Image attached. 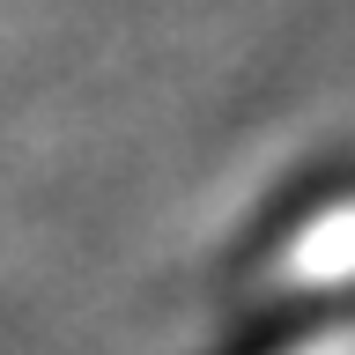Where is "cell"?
<instances>
[{
  "label": "cell",
  "instance_id": "cell-2",
  "mask_svg": "<svg viewBox=\"0 0 355 355\" xmlns=\"http://www.w3.org/2000/svg\"><path fill=\"white\" fill-rule=\"evenodd\" d=\"M282 355H355V318H340V326H318V333H304L296 348H282Z\"/></svg>",
  "mask_w": 355,
  "mask_h": 355
},
{
  "label": "cell",
  "instance_id": "cell-1",
  "mask_svg": "<svg viewBox=\"0 0 355 355\" xmlns=\"http://www.w3.org/2000/svg\"><path fill=\"white\" fill-rule=\"evenodd\" d=\"M274 282H296V288L355 282V200H333L326 215H311L304 230L282 244V259H274Z\"/></svg>",
  "mask_w": 355,
  "mask_h": 355
}]
</instances>
